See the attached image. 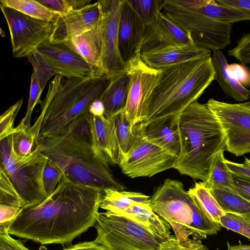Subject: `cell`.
I'll use <instances>...</instances> for the list:
<instances>
[{
	"label": "cell",
	"instance_id": "obj_1",
	"mask_svg": "<svg viewBox=\"0 0 250 250\" xmlns=\"http://www.w3.org/2000/svg\"><path fill=\"white\" fill-rule=\"evenodd\" d=\"M102 193L62 177L44 201L21 209L8 232L42 245L70 243L95 225Z\"/></svg>",
	"mask_w": 250,
	"mask_h": 250
},
{
	"label": "cell",
	"instance_id": "obj_2",
	"mask_svg": "<svg viewBox=\"0 0 250 250\" xmlns=\"http://www.w3.org/2000/svg\"><path fill=\"white\" fill-rule=\"evenodd\" d=\"M87 111L59 132L39 136L36 147L62 170L63 177L75 183L103 191H124L125 186L113 175L109 166L94 153Z\"/></svg>",
	"mask_w": 250,
	"mask_h": 250
},
{
	"label": "cell",
	"instance_id": "obj_3",
	"mask_svg": "<svg viewBox=\"0 0 250 250\" xmlns=\"http://www.w3.org/2000/svg\"><path fill=\"white\" fill-rule=\"evenodd\" d=\"M160 69L158 83L140 123L143 125L167 117L180 115L215 80L211 56Z\"/></svg>",
	"mask_w": 250,
	"mask_h": 250
},
{
	"label": "cell",
	"instance_id": "obj_4",
	"mask_svg": "<svg viewBox=\"0 0 250 250\" xmlns=\"http://www.w3.org/2000/svg\"><path fill=\"white\" fill-rule=\"evenodd\" d=\"M179 123L181 151L172 168L205 182L216 155L225 150V134L207 104L197 101L180 114Z\"/></svg>",
	"mask_w": 250,
	"mask_h": 250
},
{
	"label": "cell",
	"instance_id": "obj_5",
	"mask_svg": "<svg viewBox=\"0 0 250 250\" xmlns=\"http://www.w3.org/2000/svg\"><path fill=\"white\" fill-rule=\"evenodd\" d=\"M152 210L166 220L181 240H202L221 229L178 180L167 179L150 197Z\"/></svg>",
	"mask_w": 250,
	"mask_h": 250
},
{
	"label": "cell",
	"instance_id": "obj_6",
	"mask_svg": "<svg viewBox=\"0 0 250 250\" xmlns=\"http://www.w3.org/2000/svg\"><path fill=\"white\" fill-rule=\"evenodd\" d=\"M162 12L189 34L195 45L209 50H222L231 43L233 24L218 22L201 9L199 0H163Z\"/></svg>",
	"mask_w": 250,
	"mask_h": 250
},
{
	"label": "cell",
	"instance_id": "obj_7",
	"mask_svg": "<svg viewBox=\"0 0 250 250\" xmlns=\"http://www.w3.org/2000/svg\"><path fill=\"white\" fill-rule=\"evenodd\" d=\"M1 165L5 169L23 203L22 208L37 205L47 198L43 174L48 158L36 147L31 155L18 156L14 151L11 134L0 140Z\"/></svg>",
	"mask_w": 250,
	"mask_h": 250
},
{
	"label": "cell",
	"instance_id": "obj_8",
	"mask_svg": "<svg viewBox=\"0 0 250 250\" xmlns=\"http://www.w3.org/2000/svg\"><path fill=\"white\" fill-rule=\"evenodd\" d=\"M94 226L95 240L105 250H159L166 240L127 217L107 211L99 212Z\"/></svg>",
	"mask_w": 250,
	"mask_h": 250
},
{
	"label": "cell",
	"instance_id": "obj_9",
	"mask_svg": "<svg viewBox=\"0 0 250 250\" xmlns=\"http://www.w3.org/2000/svg\"><path fill=\"white\" fill-rule=\"evenodd\" d=\"M206 104L225 134V150L236 156L250 153V102L230 104L210 98Z\"/></svg>",
	"mask_w": 250,
	"mask_h": 250
},
{
	"label": "cell",
	"instance_id": "obj_10",
	"mask_svg": "<svg viewBox=\"0 0 250 250\" xmlns=\"http://www.w3.org/2000/svg\"><path fill=\"white\" fill-rule=\"evenodd\" d=\"M133 129V144L129 151L122 155L118 165L124 174L131 178L150 177L173 167L176 157L145 138L139 123Z\"/></svg>",
	"mask_w": 250,
	"mask_h": 250
},
{
	"label": "cell",
	"instance_id": "obj_11",
	"mask_svg": "<svg viewBox=\"0 0 250 250\" xmlns=\"http://www.w3.org/2000/svg\"><path fill=\"white\" fill-rule=\"evenodd\" d=\"M0 7L9 28L14 57H27L49 40L54 23L32 18L1 4Z\"/></svg>",
	"mask_w": 250,
	"mask_h": 250
},
{
	"label": "cell",
	"instance_id": "obj_12",
	"mask_svg": "<svg viewBox=\"0 0 250 250\" xmlns=\"http://www.w3.org/2000/svg\"><path fill=\"white\" fill-rule=\"evenodd\" d=\"M126 72L130 79L127 104L124 110L132 127L141 123L149 100L161 75L160 69L148 66L138 53L127 62Z\"/></svg>",
	"mask_w": 250,
	"mask_h": 250
},
{
	"label": "cell",
	"instance_id": "obj_13",
	"mask_svg": "<svg viewBox=\"0 0 250 250\" xmlns=\"http://www.w3.org/2000/svg\"><path fill=\"white\" fill-rule=\"evenodd\" d=\"M99 1L104 14L103 47L101 67L103 73L110 79L125 72L127 66L119 49V24L123 0Z\"/></svg>",
	"mask_w": 250,
	"mask_h": 250
},
{
	"label": "cell",
	"instance_id": "obj_14",
	"mask_svg": "<svg viewBox=\"0 0 250 250\" xmlns=\"http://www.w3.org/2000/svg\"><path fill=\"white\" fill-rule=\"evenodd\" d=\"M103 75L99 72H95L83 78L64 79L63 77L59 90L51 101L44 113L39 115L30 127L36 139L38 140L43 126L67 111L80 98L90 82Z\"/></svg>",
	"mask_w": 250,
	"mask_h": 250
},
{
	"label": "cell",
	"instance_id": "obj_15",
	"mask_svg": "<svg viewBox=\"0 0 250 250\" xmlns=\"http://www.w3.org/2000/svg\"><path fill=\"white\" fill-rule=\"evenodd\" d=\"M179 46L197 47L189 34L170 20L162 11L145 27L140 54Z\"/></svg>",
	"mask_w": 250,
	"mask_h": 250
},
{
	"label": "cell",
	"instance_id": "obj_16",
	"mask_svg": "<svg viewBox=\"0 0 250 250\" xmlns=\"http://www.w3.org/2000/svg\"><path fill=\"white\" fill-rule=\"evenodd\" d=\"M104 18L100 1L73 10L60 16L54 23V30L49 41L52 43H63L72 37L90 29Z\"/></svg>",
	"mask_w": 250,
	"mask_h": 250
},
{
	"label": "cell",
	"instance_id": "obj_17",
	"mask_svg": "<svg viewBox=\"0 0 250 250\" xmlns=\"http://www.w3.org/2000/svg\"><path fill=\"white\" fill-rule=\"evenodd\" d=\"M37 49L60 75L66 78H83L95 72L101 73L63 43H52L48 40Z\"/></svg>",
	"mask_w": 250,
	"mask_h": 250
},
{
	"label": "cell",
	"instance_id": "obj_18",
	"mask_svg": "<svg viewBox=\"0 0 250 250\" xmlns=\"http://www.w3.org/2000/svg\"><path fill=\"white\" fill-rule=\"evenodd\" d=\"M89 122L96 155L108 166L118 165L121 151L113 118L107 119L104 115L90 113Z\"/></svg>",
	"mask_w": 250,
	"mask_h": 250
},
{
	"label": "cell",
	"instance_id": "obj_19",
	"mask_svg": "<svg viewBox=\"0 0 250 250\" xmlns=\"http://www.w3.org/2000/svg\"><path fill=\"white\" fill-rule=\"evenodd\" d=\"M110 81L105 75L96 77L86 86L80 98L64 113L47 123L41 129L39 136H47L62 131L71 122L88 111L90 104L101 98Z\"/></svg>",
	"mask_w": 250,
	"mask_h": 250
},
{
	"label": "cell",
	"instance_id": "obj_20",
	"mask_svg": "<svg viewBox=\"0 0 250 250\" xmlns=\"http://www.w3.org/2000/svg\"><path fill=\"white\" fill-rule=\"evenodd\" d=\"M145 26L128 0H123L119 24V49L127 64L140 48Z\"/></svg>",
	"mask_w": 250,
	"mask_h": 250
},
{
	"label": "cell",
	"instance_id": "obj_21",
	"mask_svg": "<svg viewBox=\"0 0 250 250\" xmlns=\"http://www.w3.org/2000/svg\"><path fill=\"white\" fill-rule=\"evenodd\" d=\"M179 116H172L140 126L144 137L177 158L181 151Z\"/></svg>",
	"mask_w": 250,
	"mask_h": 250
},
{
	"label": "cell",
	"instance_id": "obj_22",
	"mask_svg": "<svg viewBox=\"0 0 250 250\" xmlns=\"http://www.w3.org/2000/svg\"><path fill=\"white\" fill-rule=\"evenodd\" d=\"M103 35L104 18L90 29L63 43L81 55L93 68L104 74L101 67Z\"/></svg>",
	"mask_w": 250,
	"mask_h": 250
},
{
	"label": "cell",
	"instance_id": "obj_23",
	"mask_svg": "<svg viewBox=\"0 0 250 250\" xmlns=\"http://www.w3.org/2000/svg\"><path fill=\"white\" fill-rule=\"evenodd\" d=\"M209 50L197 47L173 46L140 54L142 61L155 69L192 60L211 56Z\"/></svg>",
	"mask_w": 250,
	"mask_h": 250
},
{
	"label": "cell",
	"instance_id": "obj_24",
	"mask_svg": "<svg viewBox=\"0 0 250 250\" xmlns=\"http://www.w3.org/2000/svg\"><path fill=\"white\" fill-rule=\"evenodd\" d=\"M130 79L124 72L110 79L106 88L101 97L104 106V116L107 119L113 118L124 110L127 101Z\"/></svg>",
	"mask_w": 250,
	"mask_h": 250
},
{
	"label": "cell",
	"instance_id": "obj_25",
	"mask_svg": "<svg viewBox=\"0 0 250 250\" xmlns=\"http://www.w3.org/2000/svg\"><path fill=\"white\" fill-rule=\"evenodd\" d=\"M212 52L211 58L215 72V80L217 81L226 96L238 102L250 99V90L229 74L227 70L228 62L222 51L215 50Z\"/></svg>",
	"mask_w": 250,
	"mask_h": 250
},
{
	"label": "cell",
	"instance_id": "obj_26",
	"mask_svg": "<svg viewBox=\"0 0 250 250\" xmlns=\"http://www.w3.org/2000/svg\"><path fill=\"white\" fill-rule=\"evenodd\" d=\"M119 215L127 217L142 224L162 239H167L170 235V225L152 210L149 203L134 204Z\"/></svg>",
	"mask_w": 250,
	"mask_h": 250
},
{
	"label": "cell",
	"instance_id": "obj_27",
	"mask_svg": "<svg viewBox=\"0 0 250 250\" xmlns=\"http://www.w3.org/2000/svg\"><path fill=\"white\" fill-rule=\"evenodd\" d=\"M150 199V196L140 192L107 188L103 191L100 208L107 212L120 214L134 204L149 203Z\"/></svg>",
	"mask_w": 250,
	"mask_h": 250
},
{
	"label": "cell",
	"instance_id": "obj_28",
	"mask_svg": "<svg viewBox=\"0 0 250 250\" xmlns=\"http://www.w3.org/2000/svg\"><path fill=\"white\" fill-rule=\"evenodd\" d=\"M210 190L226 213L235 214L250 221V201L241 196L235 189L221 187Z\"/></svg>",
	"mask_w": 250,
	"mask_h": 250
},
{
	"label": "cell",
	"instance_id": "obj_29",
	"mask_svg": "<svg viewBox=\"0 0 250 250\" xmlns=\"http://www.w3.org/2000/svg\"><path fill=\"white\" fill-rule=\"evenodd\" d=\"M203 12L210 18L222 23L233 24L250 21V12L217 4L214 0H199Z\"/></svg>",
	"mask_w": 250,
	"mask_h": 250
},
{
	"label": "cell",
	"instance_id": "obj_30",
	"mask_svg": "<svg viewBox=\"0 0 250 250\" xmlns=\"http://www.w3.org/2000/svg\"><path fill=\"white\" fill-rule=\"evenodd\" d=\"M0 4L32 18L55 23L60 15L54 13L34 0H2Z\"/></svg>",
	"mask_w": 250,
	"mask_h": 250
},
{
	"label": "cell",
	"instance_id": "obj_31",
	"mask_svg": "<svg viewBox=\"0 0 250 250\" xmlns=\"http://www.w3.org/2000/svg\"><path fill=\"white\" fill-rule=\"evenodd\" d=\"M188 193L214 221L220 224V218L226 212L222 209L211 191L203 182H197L189 189Z\"/></svg>",
	"mask_w": 250,
	"mask_h": 250
},
{
	"label": "cell",
	"instance_id": "obj_32",
	"mask_svg": "<svg viewBox=\"0 0 250 250\" xmlns=\"http://www.w3.org/2000/svg\"><path fill=\"white\" fill-rule=\"evenodd\" d=\"M224 151H220L216 155L211 165L208 178L204 182L210 189L221 187L235 189L231 172L226 164Z\"/></svg>",
	"mask_w": 250,
	"mask_h": 250
},
{
	"label": "cell",
	"instance_id": "obj_33",
	"mask_svg": "<svg viewBox=\"0 0 250 250\" xmlns=\"http://www.w3.org/2000/svg\"><path fill=\"white\" fill-rule=\"evenodd\" d=\"M11 136L13 150L18 156L26 157L31 155L37 142L30 127L19 124L15 128Z\"/></svg>",
	"mask_w": 250,
	"mask_h": 250
},
{
	"label": "cell",
	"instance_id": "obj_34",
	"mask_svg": "<svg viewBox=\"0 0 250 250\" xmlns=\"http://www.w3.org/2000/svg\"><path fill=\"white\" fill-rule=\"evenodd\" d=\"M113 118L120 146L121 158L132 146L135 139V134L131 123L124 110L119 112Z\"/></svg>",
	"mask_w": 250,
	"mask_h": 250
},
{
	"label": "cell",
	"instance_id": "obj_35",
	"mask_svg": "<svg viewBox=\"0 0 250 250\" xmlns=\"http://www.w3.org/2000/svg\"><path fill=\"white\" fill-rule=\"evenodd\" d=\"M0 205L18 208L23 207L22 200L4 167H0Z\"/></svg>",
	"mask_w": 250,
	"mask_h": 250
},
{
	"label": "cell",
	"instance_id": "obj_36",
	"mask_svg": "<svg viewBox=\"0 0 250 250\" xmlns=\"http://www.w3.org/2000/svg\"><path fill=\"white\" fill-rule=\"evenodd\" d=\"M27 58L37 76L41 89L43 91L49 79L53 76L60 75V72L49 64L38 49Z\"/></svg>",
	"mask_w": 250,
	"mask_h": 250
},
{
	"label": "cell",
	"instance_id": "obj_37",
	"mask_svg": "<svg viewBox=\"0 0 250 250\" xmlns=\"http://www.w3.org/2000/svg\"><path fill=\"white\" fill-rule=\"evenodd\" d=\"M145 27L162 11L163 0H128Z\"/></svg>",
	"mask_w": 250,
	"mask_h": 250
},
{
	"label": "cell",
	"instance_id": "obj_38",
	"mask_svg": "<svg viewBox=\"0 0 250 250\" xmlns=\"http://www.w3.org/2000/svg\"><path fill=\"white\" fill-rule=\"evenodd\" d=\"M42 91L40 86L37 76L33 72L31 77V83L30 87L29 96L27 104L26 112L20 124L26 127H31V119L33 110L37 104H42L41 99Z\"/></svg>",
	"mask_w": 250,
	"mask_h": 250
},
{
	"label": "cell",
	"instance_id": "obj_39",
	"mask_svg": "<svg viewBox=\"0 0 250 250\" xmlns=\"http://www.w3.org/2000/svg\"><path fill=\"white\" fill-rule=\"evenodd\" d=\"M221 227L243 235L250 240V221L239 215L226 213L220 218Z\"/></svg>",
	"mask_w": 250,
	"mask_h": 250
},
{
	"label": "cell",
	"instance_id": "obj_40",
	"mask_svg": "<svg viewBox=\"0 0 250 250\" xmlns=\"http://www.w3.org/2000/svg\"><path fill=\"white\" fill-rule=\"evenodd\" d=\"M63 176L61 169L48 159L43 174V183L47 197L51 195Z\"/></svg>",
	"mask_w": 250,
	"mask_h": 250
},
{
	"label": "cell",
	"instance_id": "obj_41",
	"mask_svg": "<svg viewBox=\"0 0 250 250\" xmlns=\"http://www.w3.org/2000/svg\"><path fill=\"white\" fill-rule=\"evenodd\" d=\"M159 250H208L201 240L188 238L181 240L170 235L164 241Z\"/></svg>",
	"mask_w": 250,
	"mask_h": 250
},
{
	"label": "cell",
	"instance_id": "obj_42",
	"mask_svg": "<svg viewBox=\"0 0 250 250\" xmlns=\"http://www.w3.org/2000/svg\"><path fill=\"white\" fill-rule=\"evenodd\" d=\"M23 102V99L18 100L10 106L0 117V140L12 134L14 131L15 118Z\"/></svg>",
	"mask_w": 250,
	"mask_h": 250
},
{
	"label": "cell",
	"instance_id": "obj_43",
	"mask_svg": "<svg viewBox=\"0 0 250 250\" xmlns=\"http://www.w3.org/2000/svg\"><path fill=\"white\" fill-rule=\"evenodd\" d=\"M228 55L244 65L250 64V32L243 34L236 45L228 51Z\"/></svg>",
	"mask_w": 250,
	"mask_h": 250
},
{
	"label": "cell",
	"instance_id": "obj_44",
	"mask_svg": "<svg viewBox=\"0 0 250 250\" xmlns=\"http://www.w3.org/2000/svg\"><path fill=\"white\" fill-rule=\"evenodd\" d=\"M243 65L235 63L229 64L227 70L231 78L245 87L250 84V72Z\"/></svg>",
	"mask_w": 250,
	"mask_h": 250
},
{
	"label": "cell",
	"instance_id": "obj_45",
	"mask_svg": "<svg viewBox=\"0 0 250 250\" xmlns=\"http://www.w3.org/2000/svg\"><path fill=\"white\" fill-rule=\"evenodd\" d=\"M37 1L49 10L60 16L65 15L73 10L69 0H37Z\"/></svg>",
	"mask_w": 250,
	"mask_h": 250
},
{
	"label": "cell",
	"instance_id": "obj_46",
	"mask_svg": "<svg viewBox=\"0 0 250 250\" xmlns=\"http://www.w3.org/2000/svg\"><path fill=\"white\" fill-rule=\"evenodd\" d=\"M0 250H30L19 240L13 238L8 230L0 231Z\"/></svg>",
	"mask_w": 250,
	"mask_h": 250
},
{
	"label": "cell",
	"instance_id": "obj_47",
	"mask_svg": "<svg viewBox=\"0 0 250 250\" xmlns=\"http://www.w3.org/2000/svg\"><path fill=\"white\" fill-rule=\"evenodd\" d=\"M235 189L243 197L250 201V178L231 173Z\"/></svg>",
	"mask_w": 250,
	"mask_h": 250
},
{
	"label": "cell",
	"instance_id": "obj_48",
	"mask_svg": "<svg viewBox=\"0 0 250 250\" xmlns=\"http://www.w3.org/2000/svg\"><path fill=\"white\" fill-rule=\"evenodd\" d=\"M226 163L231 173L243 175L250 178V159L245 157L243 163H237L226 159Z\"/></svg>",
	"mask_w": 250,
	"mask_h": 250
},
{
	"label": "cell",
	"instance_id": "obj_49",
	"mask_svg": "<svg viewBox=\"0 0 250 250\" xmlns=\"http://www.w3.org/2000/svg\"><path fill=\"white\" fill-rule=\"evenodd\" d=\"M220 5L232 7L250 12V0H214Z\"/></svg>",
	"mask_w": 250,
	"mask_h": 250
},
{
	"label": "cell",
	"instance_id": "obj_50",
	"mask_svg": "<svg viewBox=\"0 0 250 250\" xmlns=\"http://www.w3.org/2000/svg\"><path fill=\"white\" fill-rule=\"evenodd\" d=\"M63 250H105L95 240L81 242L64 249Z\"/></svg>",
	"mask_w": 250,
	"mask_h": 250
},
{
	"label": "cell",
	"instance_id": "obj_51",
	"mask_svg": "<svg viewBox=\"0 0 250 250\" xmlns=\"http://www.w3.org/2000/svg\"><path fill=\"white\" fill-rule=\"evenodd\" d=\"M88 112L94 116H101L104 115V106L101 98L94 100L90 104Z\"/></svg>",
	"mask_w": 250,
	"mask_h": 250
},
{
	"label": "cell",
	"instance_id": "obj_52",
	"mask_svg": "<svg viewBox=\"0 0 250 250\" xmlns=\"http://www.w3.org/2000/svg\"><path fill=\"white\" fill-rule=\"evenodd\" d=\"M228 250H250V245L242 244L239 241V244L237 245H231L227 243Z\"/></svg>",
	"mask_w": 250,
	"mask_h": 250
}]
</instances>
